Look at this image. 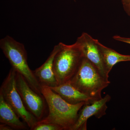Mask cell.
Wrapping results in <instances>:
<instances>
[{"mask_svg":"<svg viewBox=\"0 0 130 130\" xmlns=\"http://www.w3.org/2000/svg\"><path fill=\"white\" fill-rule=\"evenodd\" d=\"M41 92L48 108L46 117L37 123H52L59 126L63 130H72L79 110L84 102L73 105L67 102L47 86H41Z\"/></svg>","mask_w":130,"mask_h":130,"instance_id":"6da1fadb","label":"cell"},{"mask_svg":"<svg viewBox=\"0 0 130 130\" xmlns=\"http://www.w3.org/2000/svg\"><path fill=\"white\" fill-rule=\"evenodd\" d=\"M0 48L12 68L25 78L33 90L42 94L41 85L28 66L27 53L24 44L7 35L1 39Z\"/></svg>","mask_w":130,"mask_h":130,"instance_id":"7a4b0ae2","label":"cell"},{"mask_svg":"<svg viewBox=\"0 0 130 130\" xmlns=\"http://www.w3.org/2000/svg\"><path fill=\"white\" fill-rule=\"evenodd\" d=\"M68 82L80 92L96 100L102 98V91L110 83L102 77L94 65L84 58Z\"/></svg>","mask_w":130,"mask_h":130,"instance_id":"3957f363","label":"cell"},{"mask_svg":"<svg viewBox=\"0 0 130 130\" xmlns=\"http://www.w3.org/2000/svg\"><path fill=\"white\" fill-rule=\"evenodd\" d=\"M83 57L76 43L61 47L54 59L53 71L58 85L66 83L76 72Z\"/></svg>","mask_w":130,"mask_h":130,"instance_id":"277c9868","label":"cell"},{"mask_svg":"<svg viewBox=\"0 0 130 130\" xmlns=\"http://www.w3.org/2000/svg\"><path fill=\"white\" fill-rule=\"evenodd\" d=\"M16 72L11 68L0 88V94L4 100L31 129L38 120L26 108L16 89Z\"/></svg>","mask_w":130,"mask_h":130,"instance_id":"5b68a950","label":"cell"},{"mask_svg":"<svg viewBox=\"0 0 130 130\" xmlns=\"http://www.w3.org/2000/svg\"><path fill=\"white\" fill-rule=\"evenodd\" d=\"M16 84V89L26 109L38 121L41 120L44 118L46 107L43 96L33 90L25 78L17 72Z\"/></svg>","mask_w":130,"mask_h":130,"instance_id":"8992f818","label":"cell"},{"mask_svg":"<svg viewBox=\"0 0 130 130\" xmlns=\"http://www.w3.org/2000/svg\"><path fill=\"white\" fill-rule=\"evenodd\" d=\"M98 41V40L94 39L88 33L84 32L77 38L76 42L80 48L83 57L88 60L94 65L102 77L107 81H109V73L103 60Z\"/></svg>","mask_w":130,"mask_h":130,"instance_id":"52a82bcc","label":"cell"},{"mask_svg":"<svg viewBox=\"0 0 130 130\" xmlns=\"http://www.w3.org/2000/svg\"><path fill=\"white\" fill-rule=\"evenodd\" d=\"M111 99V96L107 94L105 97L91 104L84 105L79 110L76 121L72 130H86L87 121L89 118L94 116L100 119L106 115L107 108V103Z\"/></svg>","mask_w":130,"mask_h":130,"instance_id":"ba28073f","label":"cell"},{"mask_svg":"<svg viewBox=\"0 0 130 130\" xmlns=\"http://www.w3.org/2000/svg\"><path fill=\"white\" fill-rule=\"evenodd\" d=\"M61 44L60 42L55 45L45 62L33 71L41 86L53 87L59 85L54 72L53 63L55 55L60 50Z\"/></svg>","mask_w":130,"mask_h":130,"instance_id":"9c48e42d","label":"cell"},{"mask_svg":"<svg viewBox=\"0 0 130 130\" xmlns=\"http://www.w3.org/2000/svg\"><path fill=\"white\" fill-rule=\"evenodd\" d=\"M49 88L60 96L67 102L73 105L82 102L91 104L98 100L80 92L69 82L55 87Z\"/></svg>","mask_w":130,"mask_h":130,"instance_id":"30bf717a","label":"cell"},{"mask_svg":"<svg viewBox=\"0 0 130 130\" xmlns=\"http://www.w3.org/2000/svg\"><path fill=\"white\" fill-rule=\"evenodd\" d=\"M20 118L0 94V122L6 124L15 130L28 129V125Z\"/></svg>","mask_w":130,"mask_h":130,"instance_id":"8fae6325","label":"cell"},{"mask_svg":"<svg viewBox=\"0 0 130 130\" xmlns=\"http://www.w3.org/2000/svg\"><path fill=\"white\" fill-rule=\"evenodd\" d=\"M98 44L104 64L109 73L117 63L130 61V55H125L119 53L112 49L105 46L98 41Z\"/></svg>","mask_w":130,"mask_h":130,"instance_id":"7c38bea8","label":"cell"},{"mask_svg":"<svg viewBox=\"0 0 130 130\" xmlns=\"http://www.w3.org/2000/svg\"><path fill=\"white\" fill-rule=\"evenodd\" d=\"M31 130H63L59 126L52 123H37Z\"/></svg>","mask_w":130,"mask_h":130,"instance_id":"4fadbf2b","label":"cell"},{"mask_svg":"<svg viewBox=\"0 0 130 130\" xmlns=\"http://www.w3.org/2000/svg\"><path fill=\"white\" fill-rule=\"evenodd\" d=\"M113 38L114 40H116V41L123 42L130 44V38H129L123 37L120 36L115 35V36H114Z\"/></svg>","mask_w":130,"mask_h":130,"instance_id":"5bb4252c","label":"cell"},{"mask_svg":"<svg viewBox=\"0 0 130 130\" xmlns=\"http://www.w3.org/2000/svg\"><path fill=\"white\" fill-rule=\"evenodd\" d=\"M1 130H13V129L12 127L6 124L1 123L0 124Z\"/></svg>","mask_w":130,"mask_h":130,"instance_id":"9a60e30c","label":"cell"},{"mask_svg":"<svg viewBox=\"0 0 130 130\" xmlns=\"http://www.w3.org/2000/svg\"><path fill=\"white\" fill-rule=\"evenodd\" d=\"M123 7L126 13L130 17V5H124Z\"/></svg>","mask_w":130,"mask_h":130,"instance_id":"2e32d148","label":"cell"},{"mask_svg":"<svg viewBox=\"0 0 130 130\" xmlns=\"http://www.w3.org/2000/svg\"><path fill=\"white\" fill-rule=\"evenodd\" d=\"M123 6L130 5V0H121Z\"/></svg>","mask_w":130,"mask_h":130,"instance_id":"e0dca14e","label":"cell"}]
</instances>
